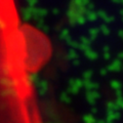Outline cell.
Wrapping results in <instances>:
<instances>
[{
    "mask_svg": "<svg viewBox=\"0 0 123 123\" xmlns=\"http://www.w3.org/2000/svg\"><path fill=\"white\" fill-rule=\"evenodd\" d=\"M21 61L25 72L36 75L50 64L55 47L50 36L31 23H23L18 29Z\"/></svg>",
    "mask_w": 123,
    "mask_h": 123,
    "instance_id": "1",
    "label": "cell"
}]
</instances>
